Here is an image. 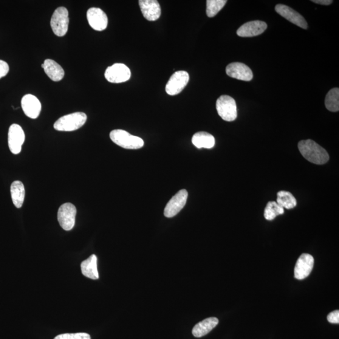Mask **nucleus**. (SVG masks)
Segmentation results:
<instances>
[{
  "label": "nucleus",
  "instance_id": "f257e3e1",
  "mask_svg": "<svg viewBox=\"0 0 339 339\" xmlns=\"http://www.w3.org/2000/svg\"><path fill=\"white\" fill-rule=\"evenodd\" d=\"M299 152L305 159L316 165H324L329 160L328 153L312 140H302L298 145Z\"/></svg>",
  "mask_w": 339,
  "mask_h": 339
},
{
  "label": "nucleus",
  "instance_id": "f03ea898",
  "mask_svg": "<svg viewBox=\"0 0 339 339\" xmlns=\"http://www.w3.org/2000/svg\"><path fill=\"white\" fill-rule=\"evenodd\" d=\"M87 115L84 112H76L64 116L54 123V129L60 131H73L86 123Z\"/></svg>",
  "mask_w": 339,
  "mask_h": 339
},
{
  "label": "nucleus",
  "instance_id": "7ed1b4c3",
  "mask_svg": "<svg viewBox=\"0 0 339 339\" xmlns=\"http://www.w3.org/2000/svg\"><path fill=\"white\" fill-rule=\"evenodd\" d=\"M110 138L123 148L137 149L142 148L144 141L141 138L131 135L123 129H115L110 133Z\"/></svg>",
  "mask_w": 339,
  "mask_h": 339
},
{
  "label": "nucleus",
  "instance_id": "20e7f679",
  "mask_svg": "<svg viewBox=\"0 0 339 339\" xmlns=\"http://www.w3.org/2000/svg\"><path fill=\"white\" fill-rule=\"evenodd\" d=\"M216 109L219 117L226 121H233L237 117L235 100L231 96L222 95L216 101Z\"/></svg>",
  "mask_w": 339,
  "mask_h": 339
},
{
  "label": "nucleus",
  "instance_id": "39448f33",
  "mask_svg": "<svg viewBox=\"0 0 339 339\" xmlns=\"http://www.w3.org/2000/svg\"><path fill=\"white\" fill-rule=\"evenodd\" d=\"M69 23V12L67 8L63 7L56 8L50 21V26L55 35L60 37L66 35Z\"/></svg>",
  "mask_w": 339,
  "mask_h": 339
},
{
  "label": "nucleus",
  "instance_id": "423d86ee",
  "mask_svg": "<svg viewBox=\"0 0 339 339\" xmlns=\"http://www.w3.org/2000/svg\"><path fill=\"white\" fill-rule=\"evenodd\" d=\"M77 209L71 203H66L59 208L58 219L61 228L65 231H70L74 227Z\"/></svg>",
  "mask_w": 339,
  "mask_h": 339
},
{
  "label": "nucleus",
  "instance_id": "0eeeda50",
  "mask_svg": "<svg viewBox=\"0 0 339 339\" xmlns=\"http://www.w3.org/2000/svg\"><path fill=\"white\" fill-rule=\"evenodd\" d=\"M104 76L111 83H121L131 78V70L123 64L117 63L107 68Z\"/></svg>",
  "mask_w": 339,
  "mask_h": 339
},
{
  "label": "nucleus",
  "instance_id": "6e6552de",
  "mask_svg": "<svg viewBox=\"0 0 339 339\" xmlns=\"http://www.w3.org/2000/svg\"><path fill=\"white\" fill-rule=\"evenodd\" d=\"M189 81V75L187 72L182 70L175 72L166 85V93L171 96L179 95L187 85Z\"/></svg>",
  "mask_w": 339,
  "mask_h": 339
},
{
  "label": "nucleus",
  "instance_id": "1a4fd4ad",
  "mask_svg": "<svg viewBox=\"0 0 339 339\" xmlns=\"http://www.w3.org/2000/svg\"><path fill=\"white\" fill-rule=\"evenodd\" d=\"M25 139L24 130L18 124H13L8 131V141L10 150L13 154H20Z\"/></svg>",
  "mask_w": 339,
  "mask_h": 339
},
{
  "label": "nucleus",
  "instance_id": "9d476101",
  "mask_svg": "<svg viewBox=\"0 0 339 339\" xmlns=\"http://www.w3.org/2000/svg\"><path fill=\"white\" fill-rule=\"evenodd\" d=\"M188 198V192L185 189H182L177 192L166 204L164 210V215L168 218L173 217L184 208Z\"/></svg>",
  "mask_w": 339,
  "mask_h": 339
},
{
  "label": "nucleus",
  "instance_id": "9b49d317",
  "mask_svg": "<svg viewBox=\"0 0 339 339\" xmlns=\"http://www.w3.org/2000/svg\"><path fill=\"white\" fill-rule=\"evenodd\" d=\"M225 72L230 77L238 80L250 81L253 78L252 70L247 65L241 62H233L229 64L225 68Z\"/></svg>",
  "mask_w": 339,
  "mask_h": 339
},
{
  "label": "nucleus",
  "instance_id": "f8f14e48",
  "mask_svg": "<svg viewBox=\"0 0 339 339\" xmlns=\"http://www.w3.org/2000/svg\"><path fill=\"white\" fill-rule=\"evenodd\" d=\"M313 265H314V259L309 254H302L297 261L295 267V278L302 280L309 276L312 272Z\"/></svg>",
  "mask_w": 339,
  "mask_h": 339
},
{
  "label": "nucleus",
  "instance_id": "ddd939ff",
  "mask_svg": "<svg viewBox=\"0 0 339 339\" xmlns=\"http://www.w3.org/2000/svg\"><path fill=\"white\" fill-rule=\"evenodd\" d=\"M275 11L287 21L297 25L303 29H307L308 24L303 16L287 5L278 4L275 7Z\"/></svg>",
  "mask_w": 339,
  "mask_h": 339
},
{
  "label": "nucleus",
  "instance_id": "4468645a",
  "mask_svg": "<svg viewBox=\"0 0 339 339\" xmlns=\"http://www.w3.org/2000/svg\"><path fill=\"white\" fill-rule=\"evenodd\" d=\"M89 24L96 31L105 30L108 24L106 14L99 8H90L87 12Z\"/></svg>",
  "mask_w": 339,
  "mask_h": 339
},
{
  "label": "nucleus",
  "instance_id": "2eb2a0df",
  "mask_svg": "<svg viewBox=\"0 0 339 339\" xmlns=\"http://www.w3.org/2000/svg\"><path fill=\"white\" fill-rule=\"evenodd\" d=\"M268 27L267 23L255 21L246 23L237 30V35L241 37H253L261 35Z\"/></svg>",
  "mask_w": 339,
  "mask_h": 339
},
{
  "label": "nucleus",
  "instance_id": "dca6fc26",
  "mask_svg": "<svg viewBox=\"0 0 339 339\" xmlns=\"http://www.w3.org/2000/svg\"><path fill=\"white\" fill-rule=\"evenodd\" d=\"M22 107L25 115L32 119L39 117L42 105L38 98L32 95H26L22 99Z\"/></svg>",
  "mask_w": 339,
  "mask_h": 339
},
{
  "label": "nucleus",
  "instance_id": "f3484780",
  "mask_svg": "<svg viewBox=\"0 0 339 339\" xmlns=\"http://www.w3.org/2000/svg\"><path fill=\"white\" fill-rule=\"evenodd\" d=\"M139 5L143 15L148 21H155L160 18L161 8L157 0H140Z\"/></svg>",
  "mask_w": 339,
  "mask_h": 339
},
{
  "label": "nucleus",
  "instance_id": "a211bd4d",
  "mask_svg": "<svg viewBox=\"0 0 339 339\" xmlns=\"http://www.w3.org/2000/svg\"><path fill=\"white\" fill-rule=\"evenodd\" d=\"M45 73L51 80L58 82L62 80L64 77V70L60 65L52 59H46L42 64Z\"/></svg>",
  "mask_w": 339,
  "mask_h": 339
},
{
  "label": "nucleus",
  "instance_id": "6ab92c4d",
  "mask_svg": "<svg viewBox=\"0 0 339 339\" xmlns=\"http://www.w3.org/2000/svg\"><path fill=\"white\" fill-rule=\"evenodd\" d=\"M218 324V318L216 317L206 318L194 326L192 329V334L196 337H202L210 332Z\"/></svg>",
  "mask_w": 339,
  "mask_h": 339
},
{
  "label": "nucleus",
  "instance_id": "aec40b11",
  "mask_svg": "<svg viewBox=\"0 0 339 339\" xmlns=\"http://www.w3.org/2000/svg\"><path fill=\"white\" fill-rule=\"evenodd\" d=\"M97 261V256L92 254L88 259L82 262L81 268L84 276L92 279H99Z\"/></svg>",
  "mask_w": 339,
  "mask_h": 339
},
{
  "label": "nucleus",
  "instance_id": "412c9836",
  "mask_svg": "<svg viewBox=\"0 0 339 339\" xmlns=\"http://www.w3.org/2000/svg\"><path fill=\"white\" fill-rule=\"evenodd\" d=\"M192 142L197 148L211 149L215 145V138L207 132L200 131L194 135Z\"/></svg>",
  "mask_w": 339,
  "mask_h": 339
},
{
  "label": "nucleus",
  "instance_id": "4be33fe9",
  "mask_svg": "<svg viewBox=\"0 0 339 339\" xmlns=\"http://www.w3.org/2000/svg\"><path fill=\"white\" fill-rule=\"evenodd\" d=\"M10 192L13 204L16 208H21L24 203L25 196L24 184L21 181H14L11 183Z\"/></svg>",
  "mask_w": 339,
  "mask_h": 339
},
{
  "label": "nucleus",
  "instance_id": "5701e85b",
  "mask_svg": "<svg viewBox=\"0 0 339 339\" xmlns=\"http://www.w3.org/2000/svg\"><path fill=\"white\" fill-rule=\"evenodd\" d=\"M276 203L282 208L287 209H292L297 204L295 197L290 192L284 191L277 194Z\"/></svg>",
  "mask_w": 339,
  "mask_h": 339
},
{
  "label": "nucleus",
  "instance_id": "b1692460",
  "mask_svg": "<svg viewBox=\"0 0 339 339\" xmlns=\"http://www.w3.org/2000/svg\"><path fill=\"white\" fill-rule=\"evenodd\" d=\"M325 105L330 111H339V89L337 87L330 90L327 93L325 100Z\"/></svg>",
  "mask_w": 339,
  "mask_h": 339
},
{
  "label": "nucleus",
  "instance_id": "393cba45",
  "mask_svg": "<svg viewBox=\"0 0 339 339\" xmlns=\"http://www.w3.org/2000/svg\"><path fill=\"white\" fill-rule=\"evenodd\" d=\"M284 213V209L279 205L276 202L271 201L267 203L265 209V218L268 220H272L276 216Z\"/></svg>",
  "mask_w": 339,
  "mask_h": 339
},
{
  "label": "nucleus",
  "instance_id": "a878e982",
  "mask_svg": "<svg viewBox=\"0 0 339 339\" xmlns=\"http://www.w3.org/2000/svg\"><path fill=\"white\" fill-rule=\"evenodd\" d=\"M206 13L209 18H213L224 7L226 0H208Z\"/></svg>",
  "mask_w": 339,
  "mask_h": 339
},
{
  "label": "nucleus",
  "instance_id": "bb28decb",
  "mask_svg": "<svg viewBox=\"0 0 339 339\" xmlns=\"http://www.w3.org/2000/svg\"><path fill=\"white\" fill-rule=\"evenodd\" d=\"M54 339H90V336L86 333H64L56 336Z\"/></svg>",
  "mask_w": 339,
  "mask_h": 339
},
{
  "label": "nucleus",
  "instance_id": "cd10ccee",
  "mask_svg": "<svg viewBox=\"0 0 339 339\" xmlns=\"http://www.w3.org/2000/svg\"><path fill=\"white\" fill-rule=\"evenodd\" d=\"M9 66L7 62L0 60V79L5 77L9 72Z\"/></svg>",
  "mask_w": 339,
  "mask_h": 339
},
{
  "label": "nucleus",
  "instance_id": "c85d7f7f",
  "mask_svg": "<svg viewBox=\"0 0 339 339\" xmlns=\"http://www.w3.org/2000/svg\"><path fill=\"white\" fill-rule=\"evenodd\" d=\"M327 320L332 324L339 323V311L335 310L327 316Z\"/></svg>",
  "mask_w": 339,
  "mask_h": 339
},
{
  "label": "nucleus",
  "instance_id": "c756f323",
  "mask_svg": "<svg viewBox=\"0 0 339 339\" xmlns=\"http://www.w3.org/2000/svg\"><path fill=\"white\" fill-rule=\"evenodd\" d=\"M312 2L315 3V4L322 5H329L332 4L333 2L331 0H312Z\"/></svg>",
  "mask_w": 339,
  "mask_h": 339
}]
</instances>
